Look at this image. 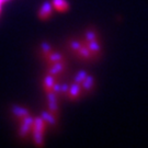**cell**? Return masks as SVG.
I'll return each mask as SVG.
<instances>
[{
	"mask_svg": "<svg viewBox=\"0 0 148 148\" xmlns=\"http://www.w3.org/2000/svg\"><path fill=\"white\" fill-rule=\"evenodd\" d=\"M33 121L34 117L31 116L30 114L27 116L22 117L20 120V126H19V136L21 138H25L32 133V125H33Z\"/></svg>",
	"mask_w": 148,
	"mask_h": 148,
	"instance_id": "obj_1",
	"label": "cell"
},
{
	"mask_svg": "<svg viewBox=\"0 0 148 148\" xmlns=\"http://www.w3.org/2000/svg\"><path fill=\"white\" fill-rule=\"evenodd\" d=\"M46 99H47L48 110L55 114L56 116H58L59 108H58V95L53 91H48L46 92Z\"/></svg>",
	"mask_w": 148,
	"mask_h": 148,
	"instance_id": "obj_2",
	"label": "cell"
},
{
	"mask_svg": "<svg viewBox=\"0 0 148 148\" xmlns=\"http://www.w3.org/2000/svg\"><path fill=\"white\" fill-rule=\"evenodd\" d=\"M53 11H54V7L52 1H49V0L44 1L42 3V5H41V8H40V10H38V13H37L38 19H41V20H47V19H49L52 16Z\"/></svg>",
	"mask_w": 148,
	"mask_h": 148,
	"instance_id": "obj_3",
	"label": "cell"
},
{
	"mask_svg": "<svg viewBox=\"0 0 148 148\" xmlns=\"http://www.w3.org/2000/svg\"><path fill=\"white\" fill-rule=\"evenodd\" d=\"M66 68H67V62L66 60H62V62H58V63H54L52 65H48L47 74L53 75V76L58 78L59 76L66 70Z\"/></svg>",
	"mask_w": 148,
	"mask_h": 148,
	"instance_id": "obj_4",
	"label": "cell"
},
{
	"mask_svg": "<svg viewBox=\"0 0 148 148\" xmlns=\"http://www.w3.org/2000/svg\"><path fill=\"white\" fill-rule=\"evenodd\" d=\"M84 90H82V87L80 84H77V82H73L71 85H69V89H68V93H67V97H68L69 100H77L79 99L81 95H82Z\"/></svg>",
	"mask_w": 148,
	"mask_h": 148,
	"instance_id": "obj_5",
	"label": "cell"
},
{
	"mask_svg": "<svg viewBox=\"0 0 148 148\" xmlns=\"http://www.w3.org/2000/svg\"><path fill=\"white\" fill-rule=\"evenodd\" d=\"M11 113H12V115L16 117V119L21 120L22 117L27 116L30 114V111L27 110V108H23V106L14 104V106H11Z\"/></svg>",
	"mask_w": 148,
	"mask_h": 148,
	"instance_id": "obj_6",
	"label": "cell"
},
{
	"mask_svg": "<svg viewBox=\"0 0 148 148\" xmlns=\"http://www.w3.org/2000/svg\"><path fill=\"white\" fill-rule=\"evenodd\" d=\"M58 80L57 77H55L53 75L46 74V76L44 77L43 79V89L45 92H48V91H52L53 90V86L55 85V82Z\"/></svg>",
	"mask_w": 148,
	"mask_h": 148,
	"instance_id": "obj_7",
	"label": "cell"
},
{
	"mask_svg": "<svg viewBox=\"0 0 148 148\" xmlns=\"http://www.w3.org/2000/svg\"><path fill=\"white\" fill-rule=\"evenodd\" d=\"M40 116L42 117L43 120L45 121V123L48 124V125H52V126L57 125V116L55 114H53L49 110L48 111H42Z\"/></svg>",
	"mask_w": 148,
	"mask_h": 148,
	"instance_id": "obj_8",
	"label": "cell"
},
{
	"mask_svg": "<svg viewBox=\"0 0 148 148\" xmlns=\"http://www.w3.org/2000/svg\"><path fill=\"white\" fill-rule=\"evenodd\" d=\"M76 54H77V56H78L80 59H82V60H89V59L93 58V55H92V53L90 52L89 47L87 46V43L86 42Z\"/></svg>",
	"mask_w": 148,
	"mask_h": 148,
	"instance_id": "obj_9",
	"label": "cell"
},
{
	"mask_svg": "<svg viewBox=\"0 0 148 148\" xmlns=\"http://www.w3.org/2000/svg\"><path fill=\"white\" fill-rule=\"evenodd\" d=\"M81 85V87H82V90H84V92H86V93H89V92H91L92 91V89L95 88V78L92 77V76H90V75H88L87 77H86V79L80 84Z\"/></svg>",
	"mask_w": 148,
	"mask_h": 148,
	"instance_id": "obj_10",
	"label": "cell"
},
{
	"mask_svg": "<svg viewBox=\"0 0 148 148\" xmlns=\"http://www.w3.org/2000/svg\"><path fill=\"white\" fill-rule=\"evenodd\" d=\"M53 3L54 10L58 12H65L69 9V2L67 0H51Z\"/></svg>",
	"mask_w": 148,
	"mask_h": 148,
	"instance_id": "obj_11",
	"label": "cell"
},
{
	"mask_svg": "<svg viewBox=\"0 0 148 148\" xmlns=\"http://www.w3.org/2000/svg\"><path fill=\"white\" fill-rule=\"evenodd\" d=\"M45 60H46L47 65H52V64H54V63H58V62L65 60V57H64V55L62 53L53 51L52 53L48 55L47 57H45Z\"/></svg>",
	"mask_w": 148,
	"mask_h": 148,
	"instance_id": "obj_12",
	"label": "cell"
},
{
	"mask_svg": "<svg viewBox=\"0 0 148 148\" xmlns=\"http://www.w3.org/2000/svg\"><path fill=\"white\" fill-rule=\"evenodd\" d=\"M86 43H87V46L89 47L90 52L93 55V58H95V57L101 53L100 42H99L98 38H97V40H93V41H91V42H86Z\"/></svg>",
	"mask_w": 148,
	"mask_h": 148,
	"instance_id": "obj_13",
	"label": "cell"
},
{
	"mask_svg": "<svg viewBox=\"0 0 148 148\" xmlns=\"http://www.w3.org/2000/svg\"><path fill=\"white\" fill-rule=\"evenodd\" d=\"M45 130H46V123H45V121L41 116L34 117L33 125H32V131H40V132L45 133Z\"/></svg>",
	"mask_w": 148,
	"mask_h": 148,
	"instance_id": "obj_14",
	"label": "cell"
},
{
	"mask_svg": "<svg viewBox=\"0 0 148 148\" xmlns=\"http://www.w3.org/2000/svg\"><path fill=\"white\" fill-rule=\"evenodd\" d=\"M33 134V142L36 146H43L44 145V133L40 131H32Z\"/></svg>",
	"mask_w": 148,
	"mask_h": 148,
	"instance_id": "obj_15",
	"label": "cell"
},
{
	"mask_svg": "<svg viewBox=\"0 0 148 148\" xmlns=\"http://www.w3.org/2000/svg\"><path fill=\"white\" fill-rule=\"evenodd\" d=\"M40 49H41V53H42V55L44 56V58H45V57H47L48 55L54 51L53 46H52L48 42H42L41 43V45H40Z\"/></svg>",
	"mask_w": 148,
	"mask_h": 148,
	"instance_id": "obj_16",
	"label": "cell"
},
{
	"mask_svg": "<svg viewBox=\"0 0 148 148\" xmlns=\"http://www.w3.org/2000/svg\"><path fill=\"white\" fill-rule=\"evenodd\" d=\"M84 44H85V42L79 41V40H70L68 42V46H69V48H70V51L76 54L80 48H81V46H82Z\"/></svg>",
	"mask_w": 148,
	"mask_h": 148,
	"instance_id": "obj_17",
	"label": "cell"
},
{
	"mask_svg": "<svg viewBox=\"0 0 148 148\" xmlns=\"http://www.w3.org/2000/svg\"><path fill=\"white\" fill-rule=\"evenodd\" d=\"M88 71H86L85 69H81L79 71H77V74L75 75L74 77V82H77V84H81L84 80L86 79V77L88 76Z\"/></svg>",
	"mask_w": 148,
	"mask_h": 148,
	"instance_id": "obj_18",
	"label": "cell"
},
{
	"mask_svg": "<svg viewBox=\"0 0 148 148\" xmlns=\"http://www.w3.org/2000/svg\"><path fill=\"white\" fill-rule=\"evenodd\" d=\"M98 38V33L95 30H88L85 34V42H91Z\"/></svg>",
	"mask_w": 148,
	"mask_h": 148,
	"instance_id": "obj_19",
	"label": "cell"
},
{
	"mask_svg": "<svg viewBox=\"0 0 148 148\" xmlns=\"http://www.w3.org/2000/svg\"><path fill=\"white\" fill-rule=\"evenodd\" d=\"M68 89H69V85L64 82V84H60V97H65L68 93Z\"/></svg>",
	"mask_w": 148,
	"mask_h": 148,
	"instance_id": "obj_20",
	"label": "cell"
},
{
	"mask_svg": "<svg viewBox=\"0 0 148 148\" xmlns=\"http://www.w3.org/2000/svg\"><path fill=\"white\" fill-rule=\"evenodd\" d=\"M52 91L55 92L58 97H60V84L58 82V80H57V81L55 82V85L53 86V90H52Z\"/></svg>",
	"mask_w": 148,
	"mask_h": 148,
	"instance_id": "obj_21",
	"label": "cell"
},
{
	"mask_svg": "<svg viewBox=\"0 0 148 148\" xmlns=\"http://www.w3.org/2000/svg\"><path fill=\"white\" fill-rule=\"evenodd\" d=\"M2 3H3V1H2V0H0V12H1V5H2Z\"/></svg>",
	"mask_w": 148,
	"mask_h": 148,
	"instance_id": "obj_22",
	"label": "cell"
}]
</instances>
